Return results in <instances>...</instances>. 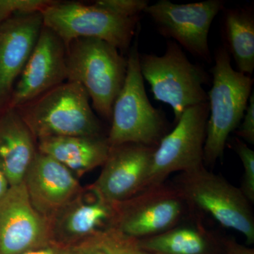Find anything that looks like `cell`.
I'll list each match as a JSON object with an SVG mask.
<instances>
[{
    "instance_id": "obj_1",
    "label": "cell",
    "mask_w": 254,
    "mask_h": 254,
    "mask_svg": "<svg viewBox=\"0 0 254 254\" xmlns=\"http://www.w3.org/2000/svg\"><path fill=\"white\" fill-rule=\"evenodd\" d=\"M36 140L53 136H103L86 90L76 82L65 81L15 108Z\"/></svg>"
},
{
    "instance_id": "obj_2",
    "label": "cell",
    "mask_w": 254,
    "mask_h": 254,
    "mask_svg": "<svg viewBox=\"0 0 254 254\" xmlns=\"http://www.w3.org/2000/svg\"><path fill=\"white\" fill-rule=\"evenodd\" d=\"M66 50V81L81 84L93 109L111 120L114 102L126 78L127 58L115 47L96 38H78Z\"/></svg>"
},
{
    "instance_id": "obj_3",
    "label": "cell",
    "mask_w": 254,
    "mask_h": 254,
    "mask_svg": "<svg viewBox=\"0 0 254 254\" xmlns=\"http://www.w3.org/2000/svg\"><path fill=\"white\" fill-rule=\"evenodd\" d=\"M211 72L213 84L207 93L209 116L203 149V162L210 166L222 158L227 138L240 125L254 81L232 68L230 55L225 46L215 53Z\"/></svg>"
},
{
    "instance_id": "obj_4",
    "label": "cell",
    "mask_w": 254,
    "mask_h": 254,
    "mask_svg": "<svg viewBox=\"0 0 254 254\" xmlns=\"http://www.w3.org/2000/svg\"><path fill=\"white\" fill-rule=\"evenodd\" d=\"M110 121L107 136L110 146L134 143L157 147L168 133L163 112L155 108L147 96L137 42L128 50L126 78L114 102Z\"/></svg>"
},
{
    "instance_id": "obj_5",
    "label": "cell",
    "mask_w": 254,
    "mask_h": 254,
    "mask_svg": "<svg viewBox=\"0 0 254 254\" xmlns=\"http://www.w3.org/2000/svg\"><path fill=\"white\" fill-rule=\"evenodd\" d=\"M140 68L155 99L171 106L175 124L188 108L208 102L203 88L208 73L190 62L175 41L168 42L162 56L140 54Z\"/></svg>"
},
{
    "instance_id": "obj_6",
    "label": "cell",
    "mask_w": 254,
    "mask_h": 254,
    "mask_svg": "<svg viewBox=\"0 0 254 254\" xmlns=\"http://www.w3.org/2000/svg\"><path fill=\"white\" fill-rule=\"evenodd\" d=\"M173 187L188 207L211 215L222 226L240 232L247 243L254 242L252 203L240 188L205 168L181 173Z\"/></svg>"
},
{
    "instance_id": "obj_7",
    "label": "cell",
    "mask_w": 254,
    "mask_h": 254,
    "mask_svg": "<svg viewBox=\"0 0 254 254\" xmlns=\"http://www.w3.org/2000/svg\"><path fill=\"white\" fill-rule=\"evenodd\" d=\"M43 26L60 37L67 48L78 38H96L120 52L130 49L139 17L126 18L95 4L55 1L41 11Z\"/></svg>"
},
{
    "instance_id": "obj_8",
    "label": "cell",
    "mask_w": 254,
    "mask_h": 254,
    "mask_svg": "<svg viewBox=\"0 0 254 254\" xmlns=\"http://www.w3.org/2000/svg\"><path fill=\"white\" fill-rule=\"evenodd\" d=\"M208 116V102L190 107L183 113L173 131L155 148L143 190L161 185L175 172L187 173L204 165Z\"/></svg>"
},
{
    "instance_id": "obj_9",
    "label": "cell",
    "mask_w": 254,
    "mask_h": 254,
    "mask_svg": "<svg viewBox=\"0 0 254 254\" xmlns=\"http://www.w3.org/2000/svg\"><path fill=\"white\" fill-rule=\"evenodd\" d=\"M186 205L173 185L164 182L116 203L114 228L137 240L154 236L177 226Z\"/></svg>"
},
{
    "instance_id": "obj_10",
    "label": "cell",
    "mask_w": 254,
    "mask_h": 254,
    "mask_svg": "<svg viewBox=\"0 0 254 254\" xmlns=\"http://www.w3.org/2000/svg\"><path fill=\"white\" fill-rule=\"evenodd\" d=\"M224 4L220 0L189 4L160 0L148 4L143 12L151 18L162 36L173 38L190 54L210 62L209 31Z\"/></svg>"
},
{
    "instance_id": "obj_11",
    "label": "cell",
    "mask_w": 254,
    "mask_h": 254,
    "mask_svg": "<svg viewBox=\"0 0 254 254\" xmlns=\"http://www.w3.org/2000/svg\"><path fill=\"white\" fill-rule=\"evenodd\" d=\"M51 245L49 220L32 205L24 182L0 199V254H23Z\"/></svg>"
},
{
    "instance_id": "obj_12",
    "label": "cell",
    "mask_w": 254,
    "mask_h": 254,
    "mask_svg": "<svg viewBox=\"0 0 254 254\" xmlns=\"http://www.w3.org/2000/svg\"><path fill=\"white\" fill-rule=\"evenodd\" d=\"M116 203L101 196L93 186L82 187L77 194L48 219L51 245H73L114 228Z\"/></svg>"
},
{
    "instance_id": "obj_13",
    "label": "cell",
    "mask_w": 254,
    "mask_h": 254,
    "mask_svg": "<svg viewBox=\"0 0 254 254\" xmlns=\"http://www.w3.org/2000/svg\"><path fill=\"white\" fill-rule=\"evenodd\" d=\"M66 47L43 26L15 85L9 108H18L66 81Z\"/></svg>"
},
{
    "instance_id": "obj_14",
    "label": "cell",
    "mask_w": 254,
    "mask_h": 254,
    "mask_svg": "<svg viewBox=\"0 0 254 254\" xmlns=\"http://www.w3.org/2000/svg\"><path fill=\"white\" fill-rule=\"evenodd\" d=\"M155 148L134 143L110 146L100 176L92 186L113 203L139 193L149 175Z\"/></svg>"
},
{
    "instance_id": "obj_15",
    "label": "cell",
    "mask_w": 254,
    "mask_h": 254,
    "mask_svg": "<svg viewBox=\"0 0 254 254\" xmlns=\"http://www.w3.org/2000/svg\"><path fill=\"white\" fill-rule=\"evenodd\" d=\"M43 26L41 12L14 14L0 26V115L9 108L15 85Z\"/></svg>"
},
{
    "instance_id": "obj_16",
    "label": "cell",
    "mask_w": 254,
    "mask_h": 254,
    "mask_svg": "<svg viewBox=\"0 0 254 254\" xmlns=\"http://www.w3.org/2000/svg\"><path fill=\"white\" fill-rule=\"evenodd\" d=\"M23 182L32 205L48 219L72 199L82 189L72 172L38 151Z\"/></svg>"
},
{
    "instance_id": "obj_17",
    "label": "cell",
    "mask_w": 254,
    "mask_h": 254,
    "mask_svg": "<svg viewBox=\"0 0 254 254\" xmlns=\"http://www.w3.org/2000/svg\"><path fill=\"white\" fill-rule=\"evenodd\" d=\"M38 153L37 140L15 108L0 115V170L10 187L24 181Z\"/></svg>"
},
{
    "instance_id": "obj_18",
    "label": "cell",
    "mask_w": 254,
    "mask_h": 254,
    "mask_svg": "<svg viewBox=\"0 0 254 254\" xmlns=\"http://www.w3.org/2000/svg\"><path fill=\"white\" fill-rule=\"evenodd\" d=\"M38 151L59 162L81 176L103 166L109 154L108 138L97 136H53L37 140Z\"/></svg>"
},
{
    "instance_id": "obj_19",
    "label": "cell",
    "mask_w": 254,
    "mask_h": 254,
    "mask_svg": "<svg viewBox=\"0 0 254 254\" xmlns=\"http://www.w3.org/2000/svg\"><path fill=\"white\" fill-rule=\"evenodd\" d=\"M142 248L155 254H214L215 241L201 226H175L139 240Z\"/></svg>"
},
{
    "instance_id": "obj_20",
    "label": "cell",
    "mask_w": 254,
    "mask_h": 254,
    "mask_svg": "<svg viewBox=\"0 0 254 254\" xmlns=\"http://www.w3.org/2000/svg\"><path fill=\"white\" fill-rule=\"evenodd\" d=\"M225 35L227 51L233 57L238 71L252 76L254 70L253 9H227L225 16Z\"/></svg>"
},
{
    "instance_id": "obj_21",
    "label": "cell",
    "mask_w": 254,
    "mask_h": 254,
    "mask_svg": "<svg viewBox=\"0 0 254 254\" xmlns=\"http://www.w3.org/2000/svg\"><path fill=\"white\" fill-rule=\"evenodd\" d=\"M59 250L60 254H155L143 250L139 240L127 236L115 228L73 245L59 247Z\"/></svg>"
},
{
    "instance_id": "obj_22",
    "label": "cell",
    "mask_w": 254,
    "mask_h": 254,
    "mask_svg": "<svg viewBox=\"0 0 254 254\" xmlns=\"http://www.w3.org/2000/svg\"><path fill=\"white\" fill-rule=\"evenodd\" d=\"M234 148L244 167V176L240 190L251 203L254 202V152L244 142L237 139Z\"/></svg>"
},
{
    "instance_id": "obj_23",
    "label": "cell",
    "mask_w": 254,
    "mask_h": 254,
    "mask_svg": "<svg viewBox=\"0 0 254 254\" xmlns=\"http://www.w3.org/2000/svg\"><path fill=\"white\" fill-rule=\"evenodd\" d=\"M51 2V0H0V26L14 14L41 12Z\"/></svg>"
},
{
    "instance_id": "obj_24",
    "label": "cell",
    "mask_w": 254,
    "mask_h": 254,
    "mask_svg": "<svg viewBox=\"0 0 254 254\" xmlns=\"http://www.w3.org/2000/svg\"><path fill=\"white\" fill-rule=\"evenodd\" d=\"M95 3L126 18L139 17L149 4L146 0H98Z\"/></svg>"
},
{
    "instance_id": "obj_25",
    "label": "cell",
    "mask_w": 254,
    "mask_h": 254,
    "mask_svg": "<svg viewBox=\"0 0 254 254\" xmlns=\"http://www.w3.org/2000/svg\"><path fill=\"white\" fill-rule=\"evenodd\" d=\"M244 120L237 127L236 133L245 141L254 143V93L252 92L249 99V104L246 109Z\"/></svg>"
},
{
    "instance_id": "obj_26",
    "label": "cell",
    "mask_w": 254,
    "mask_h": 254,
    "mask_svg": "<svg viewBox=\"0 0 254 254\" xmlns=\"http://www.w3.org/2000/svg\"><path fill=\"white\" fill-rule=\"evenodd\" d=\"M224 248L225 254H254V249L240 245L234 240L225 241Z\"/></svg>"
},
{
    "instance_id": "obj_27",
    "label": "cell",
    "mask_w": 254,
    "mask_h": 254,
    "mask_svg": "<svg viewBox=\"0 0 254 254\" xmlns=\"http://www.w3.org/2000/svg\"><path fill=\"white\" fill-rule=\"evenodd\" d=\"M23 254H60L59 247L55 245H50L45 248L40 249Z\"/></svg>"
},
{
    "instance_id": "obj_28",
    "label": "cell",
    "mask_w": 254,
    "mask_h": 254,
    "mask_svg": "<svg viewBox=\"0 0 254 254\" xmlns=\"http://www.w3.org/2000/svg\"><path fill=\"white\" fill-rule=\"evenodd\" d=\"M10 188V185L4 174L0 170V199L6 195Z\"/></svg>"
}]
</instances>
